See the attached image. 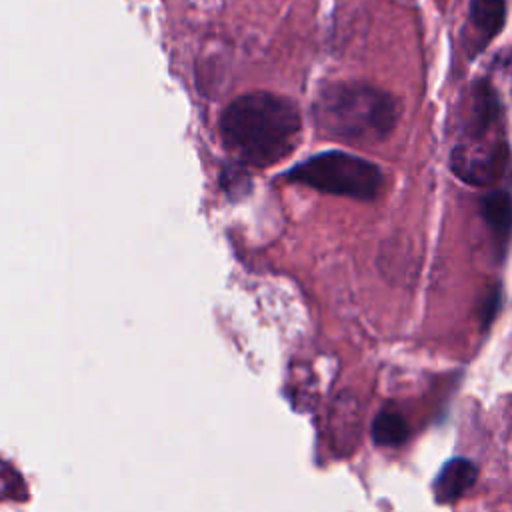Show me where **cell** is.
Wrapping results in <instances>:
<instances>
[{"label": "cell", "instance_id": "2", "mask_svg": "<svg viewBox=\"0 0 512 512\" xmlns=\"http://www.w3.org/2000/svg\"><path fill=\"white\" fill-rule=\"evenodd\" d=\"M316 128L332 140L372 144L388 136L398 120L396 100L370 84L334 82L314 102Z\"/></svg>", "mask_w": 512, "mask_h": 512}, {"label": "cell", "instance_id": "7", "mask_svg": "<svg viewBox=\"0 0 512 512\" xmlns=\"http://www.w3.org/2000/svg\"><path fill=\"white\" fill-rule=\"evenodd\" d=\"M476 466L470 460L454 458L444 464L434 482V494L440 502H454L464 496L476 482Z\"/></svg>", "mask_w": 512, "mask_h": 512}, {"label": "cell", "instance_id": "10", "mask_svg": "<svg viewBox=\"0 0 512 512\" xmlns=\"http://www.w3.org/2000/svg\"><path fill=\"white\" fill-rule=\"evenodd\" d=\"M498 64H500L506 72H510V74H512V50L502 52V54H500V58H498Z\"/></svg>", "mask_w": 512, "mask_h": 512}, {"label": "cell", "instance_id": "8", "mask_svg": "<svg viewBox=\"0 0 512 512\" xmlns=\"http://www.w3.org/2000/svg\"><path fill=\"white\" fill-rule=\"evenodd\" d=\"M482 214L494 236L496 248L504 250L512 232V198L504 190H496L482 198Z\"/></svg>", "mask_w": 512, "mask_h": 512}, {"label": "cell", "instance_id": "9", "mask_svg": "<svg viewBox=\"0 0 512 512\" xmlns=\"http://www.w3.org/2000/svg\"><path fill=\"white\" fill-rule=\"evenodd\" d=\"M408 434L410 428L406 418L392 408L380 410L372 422V436L380 446H400L408 440Z\"/></svg>", "mask_w": 512, "mask_h": 512}, {"label": "cell", "instance_id": "5", "mask_svg": "<svg viewBox=\"0 0 512 512\" xmlns=\"http://www.w3.org/2000/svg\"><path fill=\"white\" fill-rule=\"evenodd\" d=\"M500 122V102L488 80L470 84L460 106L462 140L494 138L492 130Z\"/></svg>", "mask_w": 512, "mask_h": 512}, {"label": "cell", "instance_id": "3", "mask_svg": "<svg viewBox=\"0 0 512 512\" xmlns=\"http://www.w3.org/2000/svg\"><path fill=\"white\" fill-rule=\"evenodd\" d=\"M288 180L356 200H372L382 188V172L378 166L346 152L312 156L294 166L288 172Z\"/></svg>", "mask_w": 512, "mask_h": 512}, {"label": "cell", "instance_id": "4", "mask_svg": "<svg viewBox=\"0 0 512 512\" xmlns=\"http://www.w3.org/2000/svg\"><path fill=\"white\" fill-rule=\"evenodd\" d=\"M508 146L502 138L462 140L450 154L452 172L472 186L494 184L506 170Z\"/></svg>", "mask_w": 512, "mask_h": 512}, {"label": "cell", "instance_id": "6", "mask_svg": "<svg viewBox=\"0 0 512 512\" xmlns=\"http://www.w3.org/2000/svg\"><path fill=\"white\" fill-rule=\"evenodd\" d=\"M506 18L504 0H472L470 26H472V54L482 50L500 30Z\"/></svg>", "mask_w": 512, "mask_h": 512}, {"label": "cell", "instance_id": "1", "mask_svg": "<svg viewBox=\"0 0 512 512\" xmlns=\"http://www.w3.org/2000/svg\"><path fill=\"white\" fill-rule=\"evenodd\" d=\"M300 130L296 104L270 92H252L232 100L220 118L226 150L252 168L284 160L296 148Z\"/></svg>", "mask_w": 512, "mask_h": 512}]
</instances>
